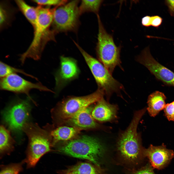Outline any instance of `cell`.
Listing matches in <instances>:
<instances>
[{
	"instance_id": "obj_1",
	"label": "cell",
	"mask_w": 174,
	"mask_h": 174,
	"mask_svg": "<svg viewBox=\"0 0 174 174\" xmlns=\"http://www.w3.org/2000/svg\"><path fill=\"white\" fill-rule=\"evenodd\" d=\"M54 12V9L38 7V17L33 27V40L27 50L20 56V60L22 64H24L27 58L35 60L40 59L47 43L55 41V34L50 29L53 20Z\"/></svg>"
},
{
	"instance_id": "obj_2",
	"label": "cell",
	"mask_w": 174,
	"mask_h": 174,
	"mask_svg": "<svg viewBox=\"0 0 174 174\" xmlns=\"http://www.w3.org/2000/svg\"><path fill=\"white\" fill-rule=\"evenodd\" d=\"M22 131L29 140L26 157L24 160L27 168L33 167L44 155L51 150L52 139L49 132L37 123L28 122L24 125Z\"/></svg>"
},
{
	"instance_id": "obj_3",
	"label": "cell",
	"mask_w": 174,
	"mask_h": 174,
	"mask_svg": "<svg viewBox=\"0 0 174 174\" xmlns=\"http://www.w3.org/2000/svg\"><path fill=\"white\" fill-rule=\"evenodd\" d=\"M59 152L74 157L88 160L100 166V162L105 151V147L98 139L83 135L74 138L59 148Z\"/></svg>"
},
{
	"instance_id": "obj_4",
	"label": "cell",
	"mask_w": 174,
	"mask_h": 174,
	"mask_svg": "<svg viewBox=\"0 0 174 174\" xmlns=\"http://www.w3.org/2000/svg\"><path fill=\"white\" fill-rule=\"evenodd\" d=\"M141 118L135 114L127 129L120 136L117 144L118 150L122 157L129 163L137 164L145 157L140 135L137 127Z\"/></svg>"
},
{
	"instance_id": "obj_5",
	"label": "cell",
	"mask_w": 174,
	"mask_h": 174,
	"mask_svg": "<svg viewBox=\"0 0 174 174\" xmlns=\"http://www.w3.org/2000/svg\"><path fill=\"white\" fill-rule=\"evenodd\" d=\"M97 15L98 26L97 55L99 61L112 74L116 66L123 70L120 58L121 47L116 45L112 36L105 29L99 14Z\"/></svg>"
},
{
	"instance_id": "obj_6",
	"label": "cell",
	"mask_w": 174,
	"mask_h": 174,
	"mask_svg": "<svg viewBox=\"0 0 174 174\" xmlns=\"http://www.w3.org/2000/svg\"><path fill=\"white\" fill-rule=\"evenodd\" d=\"M78 49L89 66L98 86L102 90L108 100L115 93L121 97V91H124L123 86L112 76L105 66L99 60L84 51L81 47Z\"/></svg>"
},
{
	"instance_id": "obj_7",
	"label": "cell",
	"mask_w": 174,
	"mask_h": 174,
	"mask_svg": "<svg viewBox=\"0 0 174 174\" xmlns=\"http://www.w3.org/2000/svg\"><path fill=\"white\" fill-rule=\"evenodd\" d=\"M79 1L73 0L54 8L52 30L55 34L60 32L77 31L80 15L78 6Z\"/></svg>"
},
{
	"instance_id": "obj_8",
	"label": "cell",
	"mask_w": 174,
	"mask_h": 174,
	"mask_svg": "<svg viewBox=\"0 0 174 174\" xmlns=\"http://www.w3.org/2000/svg\"><path fill=\"white\" fill-rule=\"evenodd\" d=\"M29 99L17 98L3 113L4 122L13 132L22 131L24 124L28 122L31 109Z\"/></svg>"
},
{
	"instance_id": "obj_9",
	"label": "cell",
	"mask_w": 174,
	"mask_h": 174,
	"mask_svg": "<svg viewBox=\"0 0 174 174\" xmlns=\"http://www.w3.org/2000/svg\"><path fill=\"white\" fill-rule=\"evenodd\" d=\"M104 94L103 90L98 88L96 91L87 95L67 98L61 102L57 114L62 119L67 120L91 104L97 102Z\"/></svg>"
},
{
	"instance_id": "obj_10",
	"label": "cell",
	"mask_w": 174,
	"mask_h": 174,
	"mask_svg": "<svg viewBox=\"0 0 174 174\" xmlns=\"http://www.w3.org/2000/svg\"><path fill=\"white\" fill-rule=\"evenodd\" d=\"M0 88L2 90L15 93L25 94L36 105V102L31 98L29 94L31 90L36 89L40 91L53 92L40 82H32L25 80L16 73L11 74L1 78Z\"/></svg>"
},
{
	"instance_id": "obj_11",
	"label": "cell",
	"mask_w": 174,
	"mask_h": 174,
	"mask_svg": "<svg viewBox=\"0 0 174 174\" xmlns=\"http://www.w3.org/2000/svg\"><path fill=\"white\" fill-rule=\"evenodd\" d=\"M136 60L146 67L158 80L166 85L174 87V72L153 58L148 47L144 49Z\"/></svg>"
},
{
	"instance_id": "obj_12",
	"label": "cell",
	"mask_w": 174,
	"mask_h": 174,
	"mask_svg": "<svg viewBox=\"0 0 174 174\" xmlns=\"http://www.w3.org/2000/svg\"><path fill=\"white\" fill-rule=\"evenodd\" d=\"M144 153L153 167L158 169L166 166L174 157L173 151L163 145L159 146L151 145L147 148L144 149Z\"/></svg>"
},
{
	"instance_id": "obj_13",
	"label": "cell",
	"mask_w": 174,
	"mask_h": 174,
	"mask_svg": "<svg viewBox=\"0 0 174 174\" xmlns=\"http://www.w3.org/2000/svg\"><path fill=\"white\" fill-rule=\"evenodd\" d=\"M60 60V68L55 75V89L57 91L76 77L79 73L76 62L73 59L62 56Z\"/></svg>"
},
{
	"instance_id": "obj_14",
	"label": "cell",
	"mask_w": 174,
	"mask_h": 174,
	"mask_svg": "<svg viewBox=\"0 0 174 174\" xmlns=\"http://www.w3.org/2000/svg\"><path fill=\"white\" fill-rule=\"evenodd\" d=\"M97 102L91 112L92 116L94 120L105 122L112 121L116 119L118 111L116 105L110 104L103 97Z\"/></svg>"
},
{
	"instance_id": "obj_15",
	"label": "cell",
	"mask_w": 174,
	"mask_h": 174,
	"mask_svg": "<svg viewBox=\"0 0 174 174\" xmlns=\"http://www.w3.org/2000/svg\"><path fill=\"white\" fill-rule=\"evenodd\" d=\"M92 109L89 106L81 110L66 120L67 123L80 130L99 128L100 126L92 116Z\"/></svg>"
},
{
	"instance_id": "obj_16",
	"label": "cell",
	"mask_w": 174,
	"mask_h": 174,
	"mask_svg": "<svg viewBox=\"0 0 174 174\" xmlns=\"http://www.w3.org/2000/svg\"><path fill=\"white\" fill-rule=\"evenodd\" d=\"M58 173L59 174H104L105 171L99 166L80 162L60 171Z\"/></svg>"
},
{
	"instance_id": "obj_17",
	"label": "cell",
	"mask_w": 174,
	"mask_h": 174,
	"mask_svg": "<svg viewBox=\"0 0 174 174\" xmlns=\"http://www.w3.org/2000/svg\"><path fill=\"white\" fill-rule=\"evenodd\" d=\"M80 130L79 129L72 126H62L50 132L48 131L51 138L53 146L59 141H69L74 138Z\"/></svg>"
},
{
	"instance_id": "obj_18",
	"label": "cell",
	"mask_w": 174,
	"mask_h": 174,
	"mask_svg": "<svg viewBox=\"0 0 174 174\" xmlns=\"http://www.w3.org/2000/svg\"><path fill=\"white\" fill-rule=\"evenodd\" d=\"M166 98L164 94L158 91H155L149 95L147 99V109L151 116H155L164 109L166 105L165 102Z\"/></svg>"
},
{
	"instance_id": "obj_19",
	"label": "cell",
	"mask_w": 174,
	"mask_h": 174,
	"mask_svg": "<svg viewBox=\"0 0 174 174\" xmlns=\"http://www.w3.org/2000/svg\"><path fill=\"white\" fill-rule=\"evenodd\" d=\"M15 141L10 131L3 125L0 127V157L9 154L14 150Z\"/></svg>"
},
{
	"instance_id": "obj_20",
	"label": "cell",
	"mask_w": 174,
	"mask_h": 174,
	"mask_svg": "<svg viewBox=\"0 0 174 174\" xmlns=\"http://www.w3.org/2000/svg\"><path fill=\"white\" fill-rule=\"evenodd\" d=\"M15 2L21 12L34 27L38 17V7L31 6L22 0H16Z\"/></svg>"
},
{
	"instance_id": "obj_21",
	"label": "cell",
	"mask_w": 174,
	"mask_h": 174,
	"mask_svg": "<svg viewBox=\"0 0 174 174\" xmlns=\"http://www.w3.org/2000/svg\"><path fill=\"white\" fill-rule=\"evenodd\" d=\"M102 0H82L79 7L80 15L86 12H93L97 15Z\"/></svg>"
},
{
	"instance_id": "obj_22",
	"label": "cell",
	"mask_w": 174,
	"mask_h": 174,
	"mask_svg": "<svg viewBox=\"0 0 174 174\" xmlns=\"http://www.w3.org/2000/svg\"><path fill=\"white\" fill-rule=\"evenodd\" d=\"M20 73L34 79L37 80V78L26 73L23 70L11 66L3 62H0V76L1 78L6 77L10 74Z\"/></svg>"
},
{
	"instance_id": "obj_23",
	"label": "cell",
	"mask_w": 174,
	"mask_h": 174,
	"mask_svg": "<svg viewBox=\"0 0 174 174\" xmlns=\"http://www.w3.org/2000/svg\"><path fill=\"white\" fill-rule=\"evenodd\" d=\"M24 161L19 163H11L2 166L0 174H19L22 170Z\"/></svg>"
},
{
	"instance_id": "obj_24",
	"label": "cell",
	"mask_w": 174,
	"mask_h": 174,
	"mask_svg": "<svg viewBox=\"0 0 174 174\" xmlns=\"http://www.w3.org/2000/svg\"><path fill=\"white\" fill-rule=\"evenodd\" d=\"M126 174H156L153 171V168L150 163L138 169H128Z\"/></svg>"
},
{
	"instance_id": "obj_25",
	"label": "cell",
	"mask_w": 174,
	"mask_h": 174,
	"mask_svg": "<svg viewBox=\"0 0 174 174\" xmlns=\"http://www.w3.org/2000/svg\"><path fill=\"white\" fill-rule=\"evenodd\" d=\"M67 0H34L32 1L39 5L43 6H54L59 7L67 3Z\"/></svg>"
},
{
	"instance_id": "obj_26",
	"label": "cell",
	"mask_w": 174,
	"mask_h": 174,
	"mask_svg": "<svg viewBox=\"0 0 174 174\" xmlns=\"http://www.w3.org/2000/svg\"><path fill=\"white\" fill-rule=\"evenodd\" d=\"M163 109L165 115L168 120L174 121V101L166 104Z\"/></svg>"
},
{
	"instance_id": "obj_27",
	"label": "cell",
	"mask_w": 174,
	"mask_h": 174,
	"mask_svg": "<svg viewBox=\"0 0 174 174\" xmlns=\"http://www.w3.org/2000/svg\"><path fill=\"white\" fill-rule=\"evenodd\" d=\"M7 13L3 6L0 5V25L2 27L6 22L8 18Z\"/></svg>"
},
{
	"instance_id": "obj_28",
	"label": "cell",
	"mask_w": 174,
	"mask_h": 174,
	"mask_svg": "<svg viewBox=\"0 0 174 174\" xmlns=\"http://www.w3.org/2000/svg\"><path fill=\"white\" fill-rule=\"evenodd\" d=\"M151 16V26L155 27H159L162 23L163 20L162 18L157 15Z\"/></svg>"
},
{
	"instance_id": "obj_29",
	"label": "cell",
	"mask_w": 174,
	"mask_h": 174,
	"mask_svg": "<svg viewBox=\"0 0 174 174\" xmlns=\"http://www.w3.org/2000/svg\"><path fill=\"white\" fill-rule=\"evenodd\" d=\"M165 3L168 7L170 14L174 16V0H166Z\"/></svg>"
},
{
	"instance_id": "obj_30",
	"label": "cell",
	"mask_w": 174,
	"mask_h": 174,
	"mask_svg": "<svg viewBox=\"0 0 174 174\" xmlns=\"http://www.w3.org/2000/svg\"><path fill=\"white\" fill-rule=\"evenodd\" d=\"M151 16L147 15L142 18L141 23L142 25L145 27H149L151 26Z\"/></svg>"
}]
</instances>
